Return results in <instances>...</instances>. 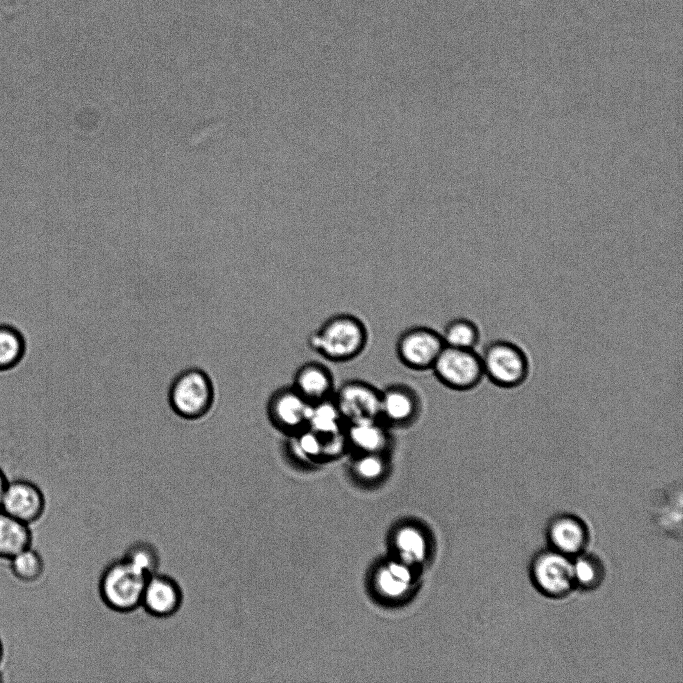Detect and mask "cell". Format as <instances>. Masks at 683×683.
I'll return each instance as SVG.
<instances>
[{
	"mask_svg": "<svg viewBox=\"0 0 683 683\" xmlns=\"http://www.w3.org/2000/svg\"><path fill=\"white\" fill-rule=\"evenodd\" d=\"M310 347L324 359L340 363L355 359L368 343L364 322L355 315L340 313L329 317L309 336Z\"/></svg>",
	"mask_w": 683,
	"mask_h": 683,
	"instance_id": "obj_1",
	"label": "cell"
},
{
	"mask_svg": "<svg viewBox=\"0 0 683 683\" xmlns=\"http://www.w3.org/2000/svg\"><path fill=\"white\" fill-rule=\"evenodd\" d=\"M147 575L125 558L109 563L99 579V594L113 611L128 613L141 606Z\"/></svg>",
	"mask_w": 683,
	"mask_h": 683,
	"instance_id": "obj_2",
	"label": "cell"
},
{
	"mask_svg": "<svg viewBox=\"0 0 683 683\" xmlns=\"http://www.w3.org/2000/svg\"><path fill=\"white\" fill-rule=\"evenodd\" d=\"M480 357L484 377L497 387L516 388L529 377V356L520 345L511 340L489 341Z\"/></svg>",
	"mask_w": 683,
	"mask_h": 683,
	"instance_id": "obj_3",
	"label": "cell"
},
{
	"mask_svg": "<svg viewBox=\"0 0 683 683\" xmlns=\"http://www.w3.org/2000/svg\"><path fill=\"white\" fill-rule=\"evenodd\" d=\"M168 402L180 418L198 420L211 410L214 403V385L208 374L196 367L179 372L168 390Z\"/></svg>",
	"mask_w": 683,
	"mask_h": 683,
	"instance_id": "obj_4",
	"label": "cell"
},
{
	"mask_svg": "<svg viewBox=\"0 0 683 683\" xmlns=\"http://www.w3.org/2000/svg\"><path fill=\"white\" fill-rule=\"evenodd\" d=\"M431 370L443 386L459 392L476 388L484 378L481 357L475 349L444 346Z\"/></svg>",
	"mask_w": 683,
	"mask_h": 683,
	"instance_id": "obj_5",
	"label": "cell"
},
{
	"mask_svg": "<svg viewBox=\"0 0 683 683\" xmlns=\"http://www.w3.org/2000/svg\"><path fill=\"white\" fill-rule=\"evenodd\" d=\"M529 573L535 588L550 598H563L575 587L573 562L552 548L533 557Z\"/></svg>",
	"mask_w": 683,
	"mask_h": 683,
	"instance_id": "obj_6",
	"label": "cell"
},
{
	"mask_svg": "<svg viewBox=\"0 0 683 683\" xmlns=\"http://www.w3.org/2000/svg\"><path fill=\"white\" fill-rule=\"evenodd\" d=\"M445 344L441 333L427 326H413L397 338L395 351L405 367L414 371L431 370Z\"/></svg>",
	"mask_w": 683,
	"mask_h": 683,
	"instance_id": "obj_7",
	"label": "cell"
},
{
	"mask_svg": "<svg viewBox=\"0 0 683 683\" xmlns=\"http://www.w3.org/2000/svg\"><path fill=\"white\" fill-rule=\"evenodd\" d=\"M345 424L380 419L381 390L358 379L343 382L332 396Z\"/></svg>",
	"mask_w": 683,
	"mask_h": 683,
	"instance_id": "obj_8",
	"label": "cell"
},
{
	"mask_svg": "<svg viewBox=\"0 0 683 683\" xmlns=\"http://www.w3.org/2000/svg\"><path fill=\"white\" fill-rule=\"evenodd\" d=\"M310 406L292 386H284L270 395L266 413L273 428L290 436L306 428Z\"/></svg>",
	"mask_w": 683,
	"mask_h": 683,
	"instance_id": "obj_9",
	"label": "cell"
},
{
	"mask_svg": "<svg viewBox=\"0 0 683 683\" xmlns=\"http://www.w3.org/2000/svg\"><path fill=\"white\" fill-rule=\"evenodd\" d=\"M417 391L405 383H393L381 390L380 419L389 427H411L421 413Z\"/></svg>",
	"mask_w": 683,
	"mask_h": 683,
	"instance_id": "obj_10",
	"label": "cell"
},
{
	"mask_svg": "<svg viewBox=\"0 0 683 683\" xmlns=\"http://www.w3.org/2000/svg\"><path fill=\"white\" fill-rule=\"evenodd\" d=\"M45 505V496L35 483L17 479L8 481L1 511L31 525L42 517Z\"/></svg>",
	"mask_w": 683,
	"mask_h": 683,
	"instance_id": "obj_11",
	"label": "cell"
},
{
	"mask_svg": "<svg viewBox=\"0 0 683 683\" xmlns=\"http://www.w3.org/2000/svg\"><path fill=\"white\" fill-rule=\"evenodd\" d=\"M183 602V592L172 577L158 572L151 574L144 588L141 606L150 615L166 618L174 615Z\"/></svg>",
	"mask_w": 683,
	"mask_h": 683,
	"instance_id": "obj_12",
	"label": "cell"
},
{
	"mask_svg": "<svg viewBox=\"0 0 683 683\" xmlns=\"http://www.w3.org/2000/svg\"><path fill=\"white\" fill-rule=\"evenodd\" d=\"M546 535L551 548L567 556L583 552L589 542L586 523L569 513L554 516L547 525Z\"/></svg>",
	"mask_w": 683,
	"mask_h": 683,
	"instance_id": "obj_13",
	"label": "cell"
},
{
	"mask_svg": "<svg viewBox=\"0 0 683 683\" xmlns=\"http://www.w3.org/2000/svg\"><path fill=\"white\" fill-rule=\"evenodd\" d=\"M291 386L310 403L332 398L336 389L331 370L317 361L302 364L296 370Z\"/></svg>",
	"mask_w": 683,
	"mask_h": 683,
	"instance_id": "obj_14",
	"label": "cell"
},
{
	"mask_svg": "<svg viewBox=\"0 0 683 683\" xmlns=\"http://www.w3.org/2000/svg\"><path fill=\"white\" fill-rule=\"evenodd\" d=\"M381 419H365L345 424L348 447L359 453H383L391 441V434Z\"/></svg>",
	"mask_w": 683,
	"mask_h": 683,
	"instance_id": "obj_15",
	"label": "cell"
},
{
	"mask_svg": "<svg viewBox=\"0 0 683 683\" xmlns=\"http://www.w3.org/2000/svg\"><path fill=\"white\" fill-rule=\"evenodd\" d=\"M32 540L30 525L0 510V559L10 560L31 547Z\"/></svg>",
	"mask_w": 683,
	"mask_h": 683,
	"instance_id": "obj_16",
	"label": "cell"
},
{
	"mask_svg": "<svg viewBox=\"0 0 683 683\" xmlns=\"http://www.w3.org/2000/svg\"><path fill=\"white\" fill-rule=\"evenodd\" d=\"M306 428L321 437H330L344 431L345 421L333 398L311 403Z\"/></svg>",
	"mask_w": 683,
	"mask_h": 683,
	"instance_id": "obj_17",
	"label": "cell"
},
{
	"mask_svg": "<svg viewBox=\"0 0 683 683\" xmlns=\"http://www.w3.org/2000/svg\"><path fill=\"white\" fill-rule=\"evenodd\" d=\"M441 336L445 346L475 349L480 341V329L473 320L457 317L445 325Z\"/></svg>",
	"mask_w": 683,
	"mask_h": 683,
	"instance_id": "obj_18",
	"label": "cell"
},
{
	"mask_svg": "<svg viewBox=\"0 0 683 683\" xmlns=\"http://www.w3.org/2000/svg\"><path fill=\"white\" fill-rule=\"evenodd\" d=\"M575 587L590 591L598 588L605 578V566L601 559L592 553L581 552L573 562Z\"/></svg>",
	"mask_w": 683,
	"mask_h": 683,
	"instance_id": "obj_19",
	"label": "cell"
},
{
	"mask_svg": "<svg viewBox=\"0 0 683 683\" xmlns=\"http://www.w3.org/2000/svg\"><path fill=\"white\" fill-rule=\"evenodd\" d=\"M25 353V341L14 327L0 325V371L15 367Z\"/></svg>",
	"mask_w": 683,
	"mask_h": 683,
	"instance_id": "obj_20",
	"label": "cell"
},
{
	"mask_svg": "<svg viewBox=\"0 0 683 683\" xmlns=\"http://www.w3.org/2000/svg\"><path fill=\"white\" fill-rule=\"evenodd\" d=\"M658 525L673 535L681 533V490H669L660 498L656 508Z\"/></svg>",
	"mask_w": 683,
	"mask_h": 683,
	"instance_id": "obj_21",
	"label": "cell"
},
{
	"mask_svg": "<svg viewBox=\"0 0 683 683\" xmlns=\"http://www.w3.org/2000/svg\"><path fill=\"white\" fill-rule=\"evenodd\" d=\"M9 561L12 574L22 582H35L44 572L43 558L32 547L19 552Z\"/></svg>",
	"mask_w": 683,
	"mask_h": 683,
	"instance_id": "obj_22",
	"label": "cell"
},
{
	"mask_svg": "<svg viewBox=\"0 0 683 683\" xmlns=\"http://www.w3.org/2000/svg\"><path fill=\"white\" fill-rule=\"evenodd\" d=\"M292 451L300 458L315 459L325 457L324 438L308 428L287 436Z\"/></svg>",
	"mask_w": 683,
	"mask_h": 683,
	"instance_id": "obj_23",
	"label": "cell"
},
{
	"mask_svg": "<svg viewBox=\"0 0 683 683\" xmlns=\"http://www.w3.org/2000/svg\"><path fill=\"white\" fill-rule=\"evenodd\" d=\"M123 558L147 575L156 573L160 564L157 549L154 545L145 541H138L130 545Z\"/></svg>",
	"mask_w": 683,
	"mask_h": 683,
	"instance_id": "obj_24",
	"label": "cell"
},
{
	"mask_svg": "<svg viewBox=\"0 0 683 683\" xmlns=\"http://www.w3.org/2000/svg\"><path fill=\"white\" fill-rule=\"evenodd\" d=\"M398 546L407 560H419L424 555V541L413 529H404L398 535Z\"/></svg>",
	"mask_w": 683,
	"mask_h": 683,
	"instance_id": "obj_25",
	"label": "cell"
},
{
	"mask_svg": "<svg viewBox=\"0 0 683 683\" xmlns=\"http://www.w3.org/2000/svg\"><path fill=\"white\" fill-rule=\"evenodd\" d=\"M355 468L365 478L378 477L384 469L382 453H360Z\"/></svg>",
	"mask_w": 683,
	"mask_h": 683,
	"instance_id": "obj_26",
	"label": "cell"
},
{
	"mask_svg": "<svg viewBox=\"0 0 683 683\" xmlns=\"http://www.w3.org/2000/svg\"><path fill=\"white\" fill-rule=\"evenodd\" d=\"M379 585L382 591L390 596H397L404 592L407 583L395 577L388 569L379 575Z\"/></svg>",
	"mask_w": 683,
	"mask_h": 683,
	"instance_id": "obj_27",
	"label": "cell"
},
{
	"mask_svg": "<svg viewBox=\"0 0 683 683\" xmlns=\"http://www.w3.org/2000/svg\"><path fill=\"white\" fill-rule=\"evenodd\" d=\"M225 122L223 121H217L213 122L211 124L205 125L202 128L198 129L195 133H193L190 138H189V144L192 146H195L202 142L204 139H206L208 136L212 135L213 133L219 131L221 128L225 126Z\"/></svg>",
	"mask_w": 683,
	"mask_h": 683,
	"instance_id": "obj_28",
	"label": "cell"
},
{
	"mask_svg": "<svg viewBox=\"0 0 683 683\" xmlns=\"http://www.w3.org/2000/svg\"><path fill=\"white\" fill-rule=\"evenodd\" d=\"M388 570L400 580L408 583L410 581V573L407 568L399 564H391Z\"/></svg>",
	"mask_w": 683,
	"mask_h": 683,
	"instance_id": "obj_29",
	"label": "cell"
},
{
	"mask_svg": "<svg viewBox=\"0 0 683 683\" xmlns=\"http://www.w3.org/2000/svg\"><path fill=\"white\" fill-rule=\"evenodd\" d=\"M7 484H8L7 477H6L5 473L3 472V470L0 468V510H1L2 500H3V496L5 493Z\"/></svg>",
	"mask_w": 683,
	"mask_h": 683,
	"instance_id": "obj_30",
	"label": "cell"
},
{
	"mask_svg": "<svg viewBox=\"0 0 683 683\" xmlns=\"http://www.w3.org/2000/svg\"><path fill=\"white\" fill-rule=\"evenodd\" d=\"M3 654H4V649H3L2 641L0 639V664H1L2 659H3ZM0 676H1V674H0Z\"/></svg>",
	"mask_w": 683,
	"mask_h": 683,
	"instance_id": "obj_31",
	"label": "cell"
}]
</instances>
